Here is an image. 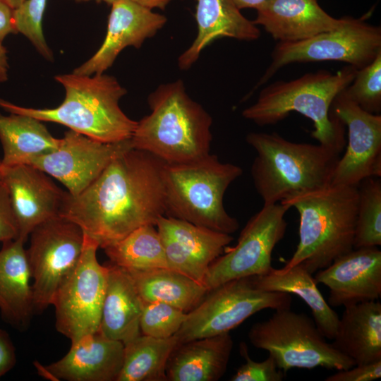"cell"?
<instances>
[{"mask_svg":"<svg viewBox=\"0 0 381 381\" xmlns=\"http://www.w3.org/2000/svg\"><path fill=\"white\" fill-rule=\"evenodd\" d=\"M164 162L131 148L114 158L80 194L66 191L59 216L77 224L104 248L165 215Z\"/></svg>","mask_w":381,"mask_h":381,"instance_id":"6da1fadb","label":"cell"},{"mask_svg":"<svg viewBox=\"0 0 381 381\" xmlns=\"http://www.w3.org/2000/svg\"><path fill=\"white\" fill-rule=\"evenodd\" d=\"M54 79L65 90L64 99L58 107L28 108L0 99V107L10 113L66 126L104 143L131 139L137 121L120 108L119 101L126 94V90L115 77L104 73L92 75L72 73L56 75Z\"/></svg>","mask_w":381,"mask_h":381,"instance_id":"7a4b0ae2","label":"cell"},{"mask_svg":"<svg viewBox=\"0 0 381 381\" xmlns=\"http://www.w3.org/2000/svg\"><path fill=\"white\" fill-rule=\"evenodd\" d=\"M151 112L137 121L132 147L164 163H182L210 153L212 119L186 92L181 80L158 86L147 98Z\"/></svg>","mask_w":381,"mask_h":381,"instance_id":"3957f363","label":"cell"},{"mask_svg":"<svg viewBox=\"0 0 381 381\" xmlns=\"http://www.w3.org/2000/svg\"><path fill=\"white\" fill-rule=\"evenodd\" d=\"M356 71L346 65L335 73L319 70L294 80L276 81L260 91L242 116L258 126H267L277 123L292 111L298 112L313 121L311 136L318 143L341 153L346 145L345 126L331 112V106Z\"/></svg>","mask_w":381,"mask_h":381,"instance_id":"277c9868","label":"cell"},{"mask_svg":"<svg viewBox=\"0 0 381 381\" xmlns=\"http://www.w3.org/2000/svg\"><path fill=\"white\" fill-rule=\"evenodd\" d=\"M357 186L329 184L280 203L299 214V241L282 270L302 265L312 274L353 249Z\"/></svg>","mask_w":381,"mask_h":381,"instance_id":"5b68a950","label":"cell"},{"mask_svg":"<svg viewBox=\"0 0 381 381\" xmlns=\"http://www.w3.org/2000/svg\"><path fill=\"white\" fill-rule=\"evenodd\" d=\"M246 140L256 152L251 176L264 205L329 185L341 155L320 143H295L277 133L251 132Z\"/></svg>","mask_w":381,"mask_h":381,"instance_id":"8992f818","label":"cell"},{"mask_svg":"<svg viewBox=\"0 0 381 381\" xmlns=\"http://www.w3.org/2000/svg\"><path fill=\"white\" fill-rule=\"evenodd\" d=\"M243 174L241 167L208 155L162 169L165 215L231 234L239 228L224 206L228 187Z\"/></svg>","mask_w":381,"mask_h":381,"instance_id":"52a82bcc","label":"cell"},{"mask_svg":"<svg viewBox=\"0 0 381 381\" xmlns=\"http://www.w3.org/2000/svg\"><path fill=\"white\" fill-rule=\"evenodd\" d=\"M248 337L253 346L267 351L284 373L292 368L341 370L356 365L327 342L313 318L290 308L277 310L268 319L254 323Z\"/></svg>","mask_w":381,"mask_h":381,"instance_id":"ba28073f","label":"cell"},{"mask_svg":"<svg viewBox=\"0 0 381 381\" xmlns=\"http://www.w3.org/2000/svg\"><path fill=\"white\" fill-rule=\"evenodd\" d=\"M291 299L290 294L257 287L253 277L231 280L209 291L201 302L187 313L175 337L178 344H181L227 333L262 310L290 308Z\"/></svg>","mask_w":381,"mask_h":381,"instance_id":"9c48e42d","label":"cell"},{"mask_svg":"<svg viewBox=\"0 0 381 381\" xmlns=\"http://www.w3.org/2000/svg\"><path fill=\"white\" fill-rule=\"evenodd\" d=\"M380 52V26L368 23L363 17H344L335 29L301 41L278 42L272 52V62L257 86L292 63L336 61L358 70L372 63Z\"/></svg>","mask_w":381,"mask_h":381,"instance_id":"30bf717a","label":"cell"},{"mask_svg":"<svg viewBox=\"0 0 381 381\" xmlns=\"http://www.w3.org/2000/svg\"><path fill=\"white\" fill-rule=\"evenodd\" d=\"M82 253L76 266L54 296L56 329L74 341L99 329L104 298L107 265L97 260L98 243L84 234Z\"/></svg>","mask_w":381,"mask_h":381,"instance_id":"8fae6325","label":"cell"},{"mask_svg":"<svg viewBox=\"0 0 381 381\" xmlns=\"http://www.w3.org/2000/svg\"><path fill=\"white\" fill-rule=\"evenodd\" d=\"M26 254L30 267L35 312L52 305L55 293L80 258L84 232L61 216L48 219L30 233Z\"/></svg>","mask_w":381,"mask_h":381,"instance_id":"7c38bea8","label":"cell"},{"mask_svg":"<svg viewBox=\"0 0 381 381\" xmlns=\"http://www.w3.org/2000/svg\"><path fill=\"white\" fill-rule=\"evenodd\" d=\"M289 207L276 203L264 205L253 215L240 233L236 245L210 265L203 284L209 290L231 280L260 276L272 268V255L284 238Z\"/></svg>","mask_w":381,"mask_h":381,"instance_id":"4fadbf2b","label":"cell"},{"mask_svg":"<svg viewBox=\"0 0 381 381\" xmlns=\"http://www.w3.org/2000/svg\"><path fill=\"white\" fill-rule=\"evenodd\" d=\"M132 148L131 139L104 143L69 130L57 148L30 159V164L60 181L72 196L87 188L110 162Z\"/></svg>","mask_w":381,"mask_h":381,"instance_id":"5bb4252c","label":"cell"},{"mask_svg":"<svg viewBox=\"0 0 381 381\" xmlns=\"http://www.w3.org/2000/svg\"><path fill=\"white\" fill-rule=\"evenodd\" d=\"M344 90L333 100L331 112L347 127L348 141L331 184L357 186L366 178L381 176V115L362 109Z\"/></svg>","mask_w":381,"mask_h":381,"instance_id":"9a60e30c","label":"cell"},{"mask_svg":"<svg viewBox=\"0 0 381 381\" xmlns=\"http://www.w3.org/2000/svg\"><path fill=\"white\" fill-rule=\"evenodd\" d=\"M155 226L169 269L202 284L211 263L234 240L231 234L166 215L157 219Z\"/></svg>","mask_w":381,"mask_h":381,"instance_id":"2e32d148","label":"cell"},{"mask_svg":"<svg viewBox=\"0 0 381 381\" xmlns=\"http://www.w3.org/2000/svg\"><path fill=\"white\" fill-rule=\"evenodd\" d=\"M0 179L9 193L18 238L25 242L37 226L59 215L66 191L44 171L28 164L1 165Z\"/></svg>","mask_w":381,"mask_h":381,"instance_id":"e0dca14e","label":"cell"},{"mask_svg":"<svg viewBox=\"0 0 381 381\" xmlns=\"http://www.w3.org/2000/svg\"><path fill=\"white\" fill-rule=\"evenodd\" d=\"M111 6L107 34L102 45L73 73L83 75L104 73L123 49L140 48L167 21L166 16L131 0H116Z\"/></svg>","mask_w":381,"mask_h":381,"instance_id":"ac0fdd59","label":"cell"},{"mask_svg":"<svg viewBox=\"0 0 381 381\" xmlns=\"http://www.w3.org/2000/svg\"><path fill=\"white\" fill-rule=\"evenodd\" d=\"M317 284L329 289L330 306L378 301L381 296V250L377 246L353 248L316 272Z\"/></svg>","mask_w":381,"mask_h":381,"instance_id":"d6986e66","label":"cell"},{"mask_svg":"<svg viewBox=\"0 0 381 381\" xmlns=\"http://www.w3.org/2000/svg\"><path fill=\"white\" fill-rule=\"evenodd\" d=\"M123 353L122 342L97 331L72 341L64 356L39 368L40 373L53 380L116 381Z\"/></svg>","mask_w":381,"mask_h":381,"instance_id":"ffe728a7","label":"cell"},{"mask_svg":"<svg viewBox=\"0 0 381 381\" xmlns=\"http://www.w3.org/2000/svg\"><path fill=\"white\" fill-rule=\"evenodd\" d=\"M256 11L253 23L279 42L310 38L337 28L344 20L329 15L318 0H266Z\"/></svg>","mask_w":381,"mask_h":381,"instance_id":"44dd1931","label":"cell"},{"mask_svg":"<svg viewBox=\"0 0 381 381\" xmlns=\"http://www.w3.org/2000/svg\"><path fill=\"white\" fill-rule=\"evenodd\" d=\"M195 20L198 33L191 45L178 59L181 70H188L202 51L221 37L253 41L260 31L241 13L233 0H197Z\"/></svg>","mask_w":381,"mask_h":381,"instance_id":"7402d4cb","label":"cell"},{"mask_svg":"<svg viewBox=\"0 0 381 381\" xmlns=\"http://www.w3.org/2000/svg\"><path fill=\"white\" fill-rule=\"evenodd\" d=\"M25 243L16 238L3 243L0 249V313L18 329L28 326L35 312Z\"/></svg>","mask_w":381,"mask_h":381,"instance_id":"603a6c76","label":"cell"},{"mask_svg":"<svg viewBox=\"0 0 381 381\" xmlns=\"http://www.w3.org/2000/svg\"><path fill=\"white\" fill-rule=\"evenodd\" d=\"M232 348L229 332L178 344L167 361V380H219L226 373Z\"/></svg>","mask_w":381,"mask_h":381,"instance_id":"cb8c5ba5","label":"cell"},{"mask_svg":"<svg viewBox=\"0 0 381 381\" xmlns=\"http://www.w3.org/2000/svg\"><path fill=\"white\" fill-rule=\"evenodd\" d=\"M107 268L98 331L109 339L126 344L141 334L140 321L144 303L126 270L111 262Z\"/></svg>","mask_w":381,"mask_h":381,"instance_id":"d4e9b609","label":"cell"},{"mask_svg":"<svg viewBox=\"0 0 381 381\" xmlns=\"http://www.w3.org/2000/svg\"><path fill=\"white\" fill-rule=\"evenodd\" d=\"M332 345L355 364L381 360V303L365 301L344 307Z\"/></svg>","mask_w":381,"mask_h":381,"instance_id":"484cf974","label":"cell"},{"mask_svg":"<svg viewBox=\"0 0 381 381\" xmlns=\"http://www.w3.org/2000/svg\"><path fill=\"white\" fill-rule=\"evenodd\" d=\"M257 287L268 291L293 294L310 308L313 320L322 335L333 339L339 317L325 300L315 278L302 265L287 270L274 269L267 274L253 276Z\"/></svg>","mask_w":381,"mask_h":381,"instance_id":"4316f807","label":"cell"},{"mask_svg":"<svg viewBox=\"0 0 381 381\" xmlns=\"http://www.w3.org/2000/svg\"><path fill=\"white\" fill-rule=\"evenodd\" d=\"M42 122L25 114H0L2 167L27 164L30 159L57 148L60 138L52 136Z\"/></svg>","mask_w":381,"mask_h":381,"instance_id":"83f0119b","label":"cell"},{"mask_svg":"<svg viewBox=\"0 0 381 381\" xmlns=\"http://www.w3.org/2000/svg\"><path fill=\"white\" fill-rule=\"evenodd\" d=\"M128 272L144 303L162 302L188 313L209 292L203 284L169 268Z\"/></svg>","mask_w":381,"mask_h":381,"instance_id":"f1b7e54d","label":"cell"},{"mask_svg":"<svg viewBox=\"0 0 381 381\" xmlns=\"http://www.w3.org/2000/svg\"><path fill=\"white\" fill-rule=\"evenodd\" d=\"M177 344L175 335L159 339L140 334L124 344L123 364L116 381H167V361Z\"/></svg>","mask_w":381,"mask_h":381,"instance_id":"f546056e","label":"cell"},{"mask_svg":"<svg viewBox=\"0 0 381 381\" xmlns=\"http://www.w3.org/2000/svg\"><path fill=\"white\" fill-rule=\"evenodd\" d=\"M103 250L111 264L127 272L169 268L162 239L155 225L141 226Z\"/></svg>","mask_w":381,"mask_h":381,"instance_id":"4dcf8cb0","label":"cell"},{"mask_svg":"<svg viewBox=\"0 0 381 381\" xmlns=\"http://www.w3.org/2000/svg\"><path fill=\"white\" fill-rule=\"evenodd\" d=\"M358 201L353 248L381 245V179L369 177L357 186Z\"/></svg>","mask_w":381,"mask_h":381,"instance_id":"1f68e13d","label":"cell"},{"mask_svg":"<svg viewBox=\"0 0 381 381\" xmlns=\"http://www.w3.org/2000/svg\"><path fill=\"white\" fill-rule=\"evenodd\" d=\"M347 97L367 112H381V52L370 64L357 70L344 90Z\"/></svg>","mask_w":381,"mask_h":381,"instance_id":"d6a6232c","label":"cell"},{"mask_svg":"<svg viewBox=\"0 0 381 381\" xmlns=\"http://www.w3.org/2000/svg\"><path fill=\"white\" fill-rule=\"evenodd\" d=\"M186 315L162 302L144 303L140 321L141 334L159 339L173 337L181 327Z\"/></svg>","mask_w":381,"mask_h":381,"instance_id":"836d02e7","label":"cell"},{"mask_svg":"<svg viewBox=\"0 0 381 381\" xmlns=\"http://www.w3.org/2000/svg\"><path fill=\"white\" fill-rule=\"evenodd\" d=\"M47 2V0H24L13 10V20L16 32L27 37L45 59L53 61V53L47 43L42 28Z\"/></svg>","mask_w":381,"mask_h":381,"instance_id":"e575fe53","label":"cell"},{"mask_svg":"<svg viewBox=\"0 0 381 381\" xmlns=\"http://www.w3.org/2000/svg\"><path fill=\"white\" fill-rule=\"evenodd\" d=\"M241 356L246 362L241 365L231 377V381H282L285 373L277 365L274 358L269 356L262 361H255L250 358L246 344L241 342L239 346Z\"/></svg>","mask_w":381,"mask_h":381,"instance_id":"d590c367","label":"cell"},{"mask_svg":"<svg viewBox=\"0 0 381 381\" xmlns=\"http://www.w3.org/2000/svg\"><path fill=\"white\" fill-rule=\"evenodd\" d=\"M18 238V229L6 186L0 179V243Z\"/></svg>","mask_w":381,"mask_h":381,"instance_id":"8d00e7d4","label":"cell"},{"mask_svg":"<svg viewBox=\"0 0 381 381\" xmlns=\"http://www.w3.org/2000/svg\"><path fill=\"white\" fill-rule=\"evenodd\" d=\"M381 377V360L357 364L346 370H338L325 378L326 381H372Z\"/></svg>","mask_w":381,"mask_h":381,"instance_id":"74e56055","label":"cell"},{"mask_svg":"<svg viewBox=\"0 0 381 381\" xmlns=\"http://www.w3.org/2000/svg\"><path fill=\"white\" fill-rule=\"evenodd\" d=\"M16 363V353L14 345L8 334L0 329V378L12 369Z\"/></svg>","mask_w":381,"mask_h":381,"instance_id":"f35d334b","label":"cell"},{"mask_svg":"<svg viewBox=\"0 0 381 381\" xmlns=\"http://www.w3.org/2000/svg\"><path fill=\"white\" fill-rule=\"evenodd\" d=\"M13 10L4 0H0V42L9 34L16 33L13 20Z\"/></svg>","mask_w":381,"mask_h":381,"instance_id":"ab89813d","label":"cell"},{"mask_svg":"<svg viewBox=\"0 0 381 381\" xmlns=\"http://www.w3.org/2000/svg\"><path fill=\"white\" fill-rule=\"evenodd\" d=\"M8 68L7 49L0 42V83L8 80Z\"/></svg>","mask_w":381,"mask_h":381,"instance_id":"60d3db41","label":"cell"},{"mask_svg":"<svg viewBox=\"0 0 381 381\" xmlns=\"http://www.w3.org/2000/svg\"><path fill=\"white\" fill-rule=\"evenodd\" d=\"M151 10L153 8L164 9L172 0H131Z\"/></svg>","mask_w":381,"mask_h":381,"instance_id":"b9f144b4","label":"cell"},{"mask_svg":"<svg viewBox=\"0 0 381 381\" xmlns=\"http://www.w3.org/2000/svg\"><path fill=\"white\" fill-rule=\"evenodd\" d=\"M236 6L239 10L243 8H255L256 9L266 0H233Z\"/></svg>","mask_w":381,"mask_h":381,"instance_id":"7bdbcfd3","label":"cell"},{"mask_svg":"<svg viewBox=\"0 0 381 381\" xmlns=\"http://www.w3.org/2000/svg\"><path fill=\"white\" fill-rule=\"evenodd\" d=\"M13 9L17 8L24 0H4Z\"/></svg>","mask_w":381,"mask_h":381,"instance_id":"ee69618b","label":"cell"},{"mask_svg":"<svg viewBox=\"0 0 381 381\" xmlns=\"http://www.w3.org/2000/svg\"><path fill=\"white\" fill-rule=\"evenodd\" d=\"M72 1H74L76 2H85V1H92V0H72ZM95 1H96L97 2H104L108 4L111 5L116 0H95Z\"/></svg>","mask_w":381,"mask_h":381,"instance_id":"f6af8a7d","label":"cell"},{"mask_svg":"<svg viewBox=\"0 0 381 381\" xmlns=\"http://www.w3.org/2000/svg\"><path fill=\"white\" fill-rule=\"evenodd\" d=\"M0 167H1V161H0Z\"/></svg>","mask_w":381,"mask_h":381,"instance_id":"bcb514c9","label":"cell"}]
</instances>
